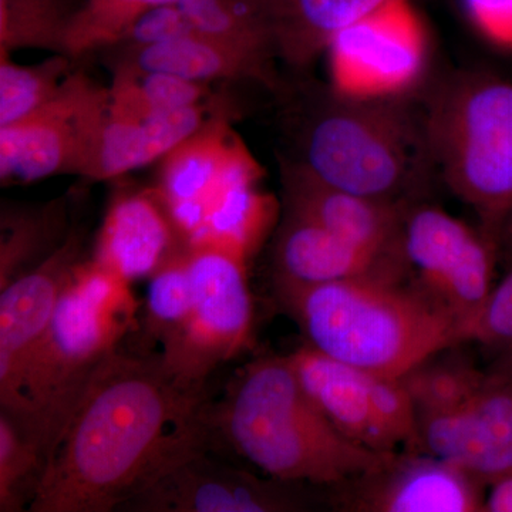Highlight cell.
Here are the masks:
<instances>
[{
    "label": "cell",
    "instance_id": "6da1fadb",
    "mask_svg": "<svg viewBox=\"0 0 512 512\" xmlns=\"http://www.w3.org/2000/svg\"><path fill=\"white\" fill-rule=\"evenodd\" d=\"M207 386L160 352L120 348L100 367L30 512L120 511L185 457L218 446Z\"/></svg>",
    "mask_w": 512,
    "mask_h": 512
},
{
    "label": "cell",
    "instance_id": "7a4b0ae2",
    "mask_svg": "<svg viewBox=\"0 0 512 512\" xmlns=\"http://www.w3.org/2000/svg\"><path fill=\"white\" fill-rule=\"evenodd\" d=\"M282 128L291 153L323 183L410 207L433 170L424 116L399 99L357 100L340 96L329 84L298 77L284 82Z\"/></svg>",
    "mask_w": 512,
    "mask_h": 512
},
{
    "label": "cell",
    "instance_id": "3957f363",
    "mask_svg": "<svg viewBox=\"0 0 512 512\" xmlns=\"http://www.w3.org/2000/svg\"><path fill=\"white\" fill-rule=\"evenodd\" d=\"M211 420L220 448L289 483L338 487L393 454L343 436L305 392L289 356L258 357L239 369L211 404Z\"/></svg>",
    "mask_w": 512,
    "mask_h": 512
},
{
    "label": "cell",
    "instance_id": "277c9868",
    "mask_svg": "<svg viewBox=\"0 0 512 512\" xmlns=\"http://www.w3.org/2000/svg\"><path fill=\"white\" fill-rule=\"evenodd\" d=\"M404 276L369 275L320 285L274 281L276 298L306 345L375 375L402 379L463 343L453 316Z\"/></svg>",
    "mask_w": 512,
    "mask_h": 512
},
{
    "label": "cell",
    "instance_id": "5b68a950",
    "mask_svg": "<svg viewBox=\"0 0 512 512\" xmlns=\"http://www.w3.org/2000/svg\"><path fill=\"white\" fill-rule=\"evenodd\" d=\"M137 313L130 282L93 258L76 266L30 362L28 417L18 424L47 463L100 367L136 330Z\"/></svg>",
    "mask_w": 512,
    "mask_h": 512
},
{
    "label": "cell",
    "instance_id": "8992f818",
    "mask_svg": "<svg viewBox=\"0 0 512 512\" xmlns=\"http://www.w3.org/2000/svg\"><path fill=\"white\" fill-rule=\"evenodd\" d=\"M451 349L402 377L416 426L410 451L441 458L490 485L512 471V384Z\"/></svg>",
    "mask_w": 512,
    "mask_h": 512
},
{
    "label": "cell",
    "instance_id": "52a82bcc",
    "mask_svg": "<svg viewBox=\"0 0 512 512\" xmlns=\"http://www.w3.org/2000/svg\"><path fill=\"white\" fill-rule=\"evenodd\" d=\"M424 123L434 167L494 239L512 211V83L464 74L436 93Z\"/></svg>",
    "mask_w": 512,
    "mask_h": 512
},
{
    "label": "cell",
    "instance_id": "ba28073f",
    "mask_svg": "<svg viewBox=\"0 0 512 512\" xmlns=\"http://www.w3.org/2000/svg\"><path fill=\"white\" fill-rule=\"evenodd\" d=\"M192 308L183 332L161 355L187 382L207 386L217 367L247 348L254 325L248 262L214 245H191Z\"/></svg>",
    "mask_w": 512,
    "mask_h": 512
},
{
    "label": "cell",
    "instance_id": "9c48e42d",
    "mask_svg": "<svg viewBox=\"0 0 512 512\" xmlns=\"http://www.w3.org/2000/svg\"><path fill=\"white\" fill-rule=\"evenodd\" d=\"M107 113L109 89L73 70L49 103L18 123L0 127L3 187L60 174L83 177Z\"/></svg>",
    "mask_w": 512,
    "mask_h": 512
},
{
    "label": "cell",
    "instance_id": "30bf717a",
    "mask_svg": "<svg viewBox=\"0 0 512 512\" xmlns=\"http://www.w3.org/2000/svg\"><path fill=\"white\" fill-rule=\"evenodd\" d=\"M402 248L413 286L457 320L463 340L493 291V239L440 208L416 205L404 215Z\"/></svg>",
    "mask_w": 512,
    "mask_h": 512
},
{
    "label": "cell",
    "instance_id": "8fae6325",
    "mask_svg": "<svg viewBox=\"0 0 512 512\" xmlns=\"http://www.w3.org/2000/svg\"><path fill=\"white\" fill-rule=\"evenodd\" d=\"M289 359L312 402L343 436L379 453L412 450L416 426L402 379L357 369L308 345Z\"/></svg>",
    "mask_w": 512,
    "mask_h": 512
},
{
    "label": "cell",
    "instance_id": "7c38bea8",
    "mask_svg": "<svg viewBox=\"0 0 512 512\" xmlns=\"http://www.w3.org/2000/svg\"><path fill=\"white\" fill-rule=\"evenodd\" d=\"M427 47L412 2L386 0L330 42L329 86L349 99H399L420 79Z\"/></svg>",
    "mask_w": 512,
    "mask_h": 512
},
{
    "label": "cell",
    "instance_id": "4fadbf2b",
    "mask_svg": "<svg viewBox=\"0 0 512 512\" xmlns=\"http://www.w3.org/2000/svg\"><path fill=\"white\" fill-rule=\"evenodd\" d=\"M220 448L195 451L148 485L120 511L301 512L318 507L323 488L256 476L232 466Z\"/></svg>",
    "mask_w": 512,
    "mask_h": 512
},
{
    "label": "cell",
    "instance_id": "5bb4252c",
    "mask_svg": "<svg viewBox=\"0 0 512 512\" xmlns=\"http://www.w3.org/2000/svg\"><path fill=\"white\" fill-rule=\"evenodd\" d=\"M87 232L72 227L66 241L36 268L0 289V412L16 424L28 417L30 362L70 275L86 259Z\"/></svg>",
    "mask_w": 512,
    "mask_h": 512
},
{
    "label": "cell",
    "instance_id": "9a60e30c",
    "mask_svg": "<svg viewBox=\"0 0 512 512\" xmlns=\"http://www.w3.org/2000/svg\"><path fill=\"white\" fill-rule=\"evenodd\" d=\"M485 487L448 461L404 450L363 476L325 491L330 503L343 511L477 512L485 511Z\"/></svg>",
    "mask_w": 512,
    "mask_h": 512
},
{
    "label": "cell",
    "instance_id": "2e32d148",
    "mask_svg": "<svg viewBox=\"0 0 512 512\" xmlns=\"http://www.w3.org/2000/svg\"><path fill=\"white\" fill-rule=\"evenodd\" d=\"M279 167L285 211L315 222L366 251L403 254V221L409 207L332 187L282 156Z\"/></svg>",
    "mask_w": 512,
    "mask_h": 512
},
{
    "label": "cell",
    "instance_id": "e0dca14e",
    "mask_svg": "<svg viewBox=\"0 0 512 512\" xmlns=\"http://www.w3.org/2000/svg\"><path fill=\"white\" fill-rule=\"evenodd\" d=\"M187 251L156 190L124 188L111 198L92 258L131 284Z\"/></svg>",
    "mask_w": 512,
    "mask_h": 512
},
{
    "label": "cell",
    "instance_id": "ac0fdd59",
    "mask_svg": "<svg viewBox=\"0 0 512 512\" xmlns=\"http://www.w3.org/2000/svg\"><path fill=\"white\" fill-rule=\"evenodd\" d=\"M235 137L229 114H215L158 161L154 190L188 247L204 228L208 205Z\"/></svg>",
    "mask_w": 512,
    "mask_h": 512
},
{
    "label": "cell",
    "instance_id": "d6986e66",
    "mask_svg": "<svg viewBox=\"0 0 512 512\" xmlns=\"http://www.w3.org/2000/svg\"><path fill=\"white\" fill-rule=\"evenodd\" d=\"M101 53L111 70L168 73L207 84L252 80L274 94L282 84L272 60L207 36L188 35L144 46L116 43Z\"/></svg>",
    "mask_w": 512,
    "mask_h": 512
},
{
    "label": "cell",
    "instance_id": "ffe728a7",
    "mask_svg": "<svg viewBox=\"0 0 512 512\" xmlns=\"http://www.w3.org/2000/svg\"><path fill=\"white\" fill-rule=\"evenodd\" d=\"M274 281L320 285L369 275L409 274L403 254L356 247L315 222L284 210L272 247Z\"/></svg>",
    "mask_w": 512,
    "mask_h": 512
},
{
    "label": "cell",
    "instance_id": "44dd1931",
    "mask_svg": "<svg viewBox=\"0 0 512 512\" xmlns=\"http://www.w3.org/2000/svg\"><path fill=\"white\" fill-rule=\"evenodd\" d=\"M262 175L261 165L237 136L208 205L204 228L191 245H214L248 262L278 220V202L259 188Z\"/></svg>",
    "mask_w": 512,
    "mask_h": 512
},
{
    "label": "cell",
    "instance_id": "7402d4cb",
    "mask_svg": "<svg viewBox=\"0 0 512 512\" xmlns=\"http://www.w3.org/2000/svg\"><path fill=\"white\" fill-rule=\"evenodd\" d=\"M215 114H228L224 100L215 99L201 106L144 119H126L107 113L83 177L90 181L113 180L156 163Z\"/></svg>",
    "mask_w": 512,
    "mask_h": 512
},
{
    "label": "cell",
    "instance_id": "603a6c76",
    "mask_svg": "<svg viewBox=\"0 0 512 512\" xmlns=\"http://www.w3.org/2000/svg\"><path fill=\"white\" fill-rule=\"evenodd\" d=\"M271 39L276 59L303 73L340 30L386 0H251Z\"/></svg>",
    "mask_w": 512,
    "mask_h": 512
},
{
    "label": "cell",
    "instance_id": "cb8c5ba5",
    "mask_svg": "<svg viewBox=\"0 0 512 512\" xmlns=\"http://www.w3.org/2000/svg\"><path fill=\"white\" fill-rule=\"evenodd\" d=\"M72 227L63 200L37 208H3L0 289L49 258Z\"/></svg>",
    "mask_w": 512,
    "mask_h": 512
},
{
    "label": "cell",
    "instance_id": "d4e9b609",
    "mask_svg": "<svg viewBox=\"0 0 512 512\" xmlns=\"http://www.w3.org/2000/svg\"><path fill=\"white\" fill-rule=\"evenodd\" d=\"M109 113L126 119L190 109L217 99L211 84L192 82L174 74L113 69Z\"/></svg>",
    "mask_w": 512,
    "mask_h": 512
},
{
    "label": "cell",
    "instance_id": "484cf974",
    "mask_svg": "<svg viewBox=\"0 0 512 512\" xmlns=\"http://www.w3.org/2000/svg\"><path fill=\"white\" fill-rule=\"evenodd\" d=\"M80 0H0V53L45 49L67 55Z\"/></svg>",
    "mask_w": 512,
    "mask_h": 512
},
{
    "label": "cell",
    "instance_id": "4316f807",
    "mask_svg": "<svg viewBox=\"0 0 512 512\" xmlns=\"http://www.w3.org/2000/svg\"><path fill=\"white\" fill-rule=\"evenodd\" d=\"M73 57L55 55L46 62L23 66L0 53V127L26 119L49 103L73 72Z\"/></svg>",
    "mask_w": 512,
    "mask_h": 512
},
{
    "label": "cell",
    "instance_id": "83f0119b",
    "mask_svg": "<svg viewBox=\"0 0 512 512\" xmlns=\"http://www.w3.org/2000/svg\"><path fill=\"white\" fill-rule=\"evenodd\" d=\"M45 454L25 431L0 412V512L29 510L45 480Z\"/></svg>",
    "mask_w": 512,
    "mask_h": 512
},
{
    "label": "cell",
    "instance_id": "f1b7e54d",
    "mask_svg": "<svg viewBox=\"0 0 512 512\" xmlns=\"http://www.w3.org/2000/svg\"><path fill=\"white\" fill-rule=\"evenodd\" d=\"M177 0H80L67 35V56L73 59L119 42L148 10Z\"/></svg>",
    "mask_w": 512,
    "mask_h": 512
},
{
    "label": "cell",
    "instance_id": "f546056e",
    "mask_svg": "<svg viewBox=\"0 0 512 512\" xmlns=\"http://www.w3.org/2000/svg\"><path fill=\"white\" fill-rule=\"evenodd\" d=\"M192 308V282L187 252L151 276L144 323L148 342L161 345L163 353L183 332Z\"/></svg>",
    "mask_w": 512,
    "mask_h": 512
},
{
    "label": "cell",
    "instance_id": "4dcf8cb0",
    "mask_svg": "<svg viewBox=\"0 0 512 512\" xmlns=\"http://www.w3.org/2000/svg\"><path fill=\"white\" fill-rule=\"evenodd\" d=\"M464 342L512 348V269L488 295L476 319L464 329Z\"/></svg>",
    "mask_w": 512,
    "mask_h": 512
},
{
    "label": "cell",
    "instance_id": "1f68e13d",
    "mask_svg": "<svg viewBox=\"0 0 512 512\" xmlns=\"http://www.w3.org/2000/svg\"><path fill=\"white\" fill-rule=\"evenodd\" d=\"M471 22L493 45L512 49V0H464Z\"/></svg>",
    "mask_w": 512,
    "mask_h": 512
},
{
    "label": "cell",
    "instance_id": "d6a6232c",
    "mask_svg": "<svg viewBox=\"0 0 512 512\" xmlns=\"http://www.w3.org/2000/svg\"><path fill=\"white\" fill-rule=\"evenodd\" d=\"M488 487L490 491L485 495V511L512 512V471L497 478Z\"/></svg>",
    "mask_w": 512,
    "mask_h": 512
},
{
    "label": "cell",
    "instance_id": "836d02e7",
    "mask_svg": "<svg viewBox=\"0 0 512 512\" xmlns=\"http://www.w3.org/2000/svg\"><path fill=\"white\" fill-rule=\"evenodd\" d=\"M495 370L512 384V348L505 350V355Z\"/></svg>",
    "mask_w": 512,
    "mask_h": 512
},
{
    "label": "cell",
    "instance_id": "e575fe53",
    "mask_svg": "<svg viewBox=\"0 0 512 512\" xmlns=\"http://www.w3.org/2000/svg\"><path fill=\"white\" fill-rule=\"evenodd\" d=\"M503 231L504 234L507 235V238L510 239V241H512V211L510 217H508L507 222H505Z\"/></svg>",
    "mask_w": 512,
    "mask_h": 512
}]
</instances>
